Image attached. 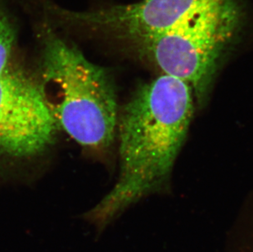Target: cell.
Returning <instances> with one entry per match:
<instances>
[{"label": "cell", "instance_id": "5b68a950", "mask_svg": "<svg viewBox=\"0 0 253 252\" xmlns=\"http://www.w3.org/2000/svg\"><path fill=\"white\" fill-rule=\"evenodd\" d=\"M57 128L38 81L11 65L0 76V155L38 154L52 143Z\"/></svg>", "mask_w": 253, "mask_h": 252}, {"label": "cell", "instance_id": "7a4b0ae2", "mask_svg": "<svg viewBox=\"0 0 253 252\" xmlns=\"http://www.w3.org/2000/svg\"><path fill=\"white\" fill-rule=\"evenodd\" d=\"M41 61L38 82L58 128L89 150L110 148L119 113L105 70L51 31L43 34Z\"/></svg>", "mask_w": 253, "mask_h": 252}, {"label": "cell", "instance_id": "6da1fadb", "mask_svg": "<svg viewBox=\"0 0 253 252\" xmlns=\"http://www.w3.org/2000/svg\"><path fill=\"white\" fill-rule=\"evenodd\" d=\"M194 110L191 87L168 75L141 84L132 94L118 117V179L84 214L98 233L130 206L167 187Z\"/></svg>", "mask_w": 253, "mask_h": 252}, {"label": "cell", "instance_id": "52a82bcc", "mask_svg": "<svg viewBox=\"0 0 253 252\" xmlns=\"http://www.w3.org/2000/svg\"><path fill=\"white\" fill-rule=\"evenodd\" d=\"M247 252H253V224L251 230L249 231V238L247 241Z\"/></svg>", "mask_w": 253, "mask_h": 252}, {"label": "cell", "instance_id": "3957f363", "mask_svg": "<svg viewBox=\"0 0 253 252\" xmlns=\"http://www.w3.org/2000/svg\"><path fill=\"white\" fill-rule=\"evenodd\" d=\"M242 19L239 0H229L135 47L162 74L186 82L202 106L208 100L221 59L234 41Z\"/></svg>", "mask_w": 253, "mask_h": 252}, {"label": "cell", "instance_id": "8992f818", "mask_svg": "<svg viewBox=\"0 0 253 252\" xmlns=\"http://www.w3.org/2000/svg\"><path fill=\"white\" fill-rule=\"evenodd\" d=\"M14 43V30L0 2V76L11 66Z\"/></svg>", "mask_w": 253, "mask_h": 252}, {"label": "cell", "instance_id": "277c9868", "mask_svg": "<svg viewBox=\"0 0 253 252\" xmlns=\"http://www.w3.org/2000/svg\"><path fill=\"white\" fill-rule=\"evenodd\" d=\"M229 0H143L91 11L48 6L58 22L111 35L134 46L172 31Z\"/></svg>", "mask_w": 253, "mask_h": 252}]
</instances>
